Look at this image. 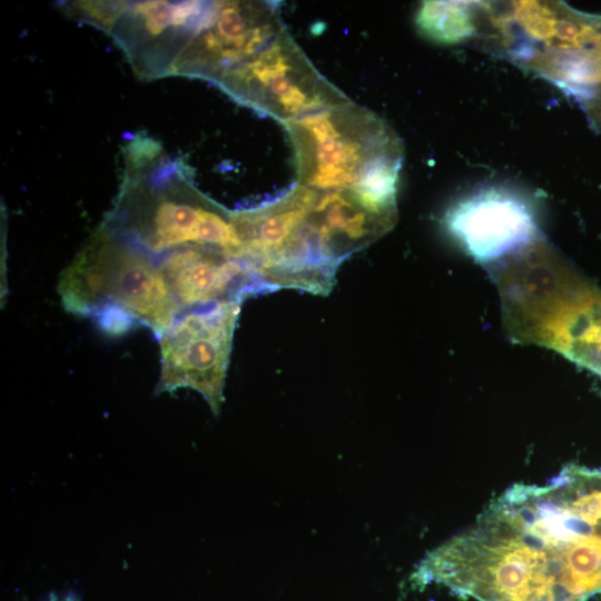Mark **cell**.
<instances>
[{
	"mask_svg": "<svg viewBox=\"0 0 601 601\" xmlns=\"http://www.w3.org/2000/svg\"><path fill=\"white\" fill-rule=\"evenodd\" d=\"M490 13L493 26L514 24L543 50L585 48L601 30V17L579 12L559 1H515L509 4L508 11Z\"/></svg>",
	"mask_w": 601,
	"mask_h": 601,
	"instance_id": "obj_11",
	"label": "cell"
},
{
	"mask_svg": "<svg viewBox=\"0 0 601 601\" xmlns=\"http://www.w3.org/2000/svg\"><path fill=\"white\" fill-rule=\"evenodd\" d=\"M210 1H77L65 4L76 19L107 32L140 77L170 76L198 32Z\"/></svg>",
	"mask_w": 601,
	"mask_h": 601,
	"instance_id": "obj_5",
	"label": "cell"
},
{
	"mask_svg": "<svg viewBox=\"0 0 601 601\" xmlns=\"http://www.w3.org/2000/svg\"><path fill=\"white\" fill-rule=\"evenodd\" d=\"M181 312L267 292L240 258L206 246H187L156 257Z\"/></svg>",
	"mask_w": 601,
	"mask_h": 601,
	"instance_id": "obj_10",
	"label": "cell"
},
{
	"mask_svg": "<svg viewBox=\"0 0 601 601\" xmlns=\"http://www.w3.org/2000/svg\"><path fill=\"white\" fill-rule=\"evenodd\" d=\"M583 104L589 120L601 130V85L593 88L591 96Z\"/></svg>",
	"mask_w": 601,
	"mask_h": 601,
	"instance_id": "obj_15",
	"label": "cell"
},
{
	"mask_svg": "<svg viewBox=\"0 0 601 601\" xmlns=\"http://www.w3.org/2000/svg\"><path fill=\"white\" fill-rule=\"evenodd\" d=\"M522 66L584 101L601 83V30L585 48L568 51L539 49Z\"/></svg>",
	"mask_w": 601,
	"mask_h": 601,
	"instance_id": "obj_12",
	"label": "cell"
},
{
	"mask_svg": "<svg viewBox=\"0 0 601 601\" xmlns=\"http://www.w3.org/2000/svg\"><path fill=\"white\" fill-rule=\"evenodd\" d=\"M237 102L284 122L348 102L283 32L215 82Z\"/></svg>",
	"mask_w": 601,
	"mask_h": 601,
	"instance_id": "obj_6",
	"label": "cell"
},
{
	"mask_svg": "<svg viewBox=\"0 0 601 601\" xmlns=\"http://www.w3.org/2000/svg\"><path fill=\"white\" fill-rule=\"evenodd\" d=\"M286 125L295 147L299 185L317 193H353L378 158L403 150L384 121L349 101Z\"/></svg>",
	"mask_w": 601,
	"mask_h": 601,
	"instance_id": "obj_4",
	"label": "cell"
},
{
	"mask_svg": "<svg viewBox=\"0 0 601 601\" xmlns=\"http://www.w3.org/2000/svg\"><path fill=\"white\" fill-rule=\"evenodd\" d=\"M421 579L479 601H583L564 583L563 543H550L496 504L432 554Z\"/></svg>",
	"mask_w": 601,
	"mask_h": 601,
	"instance_id": "obj_2",
	"label": "cell"
},
{
	"mask_svg": "<svg viewBox=\"0 0 601 601\" xmlns=\"http://www.w3.org/2000/svg\"><path fill=\"white\" fill-rule=\"evenodd\" d=\"M564 581L578 598L601 589V534L579 535L563 545Z\"/></svg>",
	"mask_w": 601,
	"mask_h": 601,
	"instance_id": "obj_14",
	"label": "cell"
},
{
	"mask_svg": "<svg viewBox=\"0 0 601 601\" xmlns=\"http://www.w3.org/2000/svg\"><path fill=\"white\" fill-rule=\"evenodd\" d=\"M242 302L227 300L181 312L158 338V388L191 387L218 408Z\"/></svg>",
	"mask_w": 601,
	"mask_h": 601,
	"instance_id": "obj_7",
	"label": "cell"
},
{
	"mask_svg": "<svg viewBox=\"0 0 601 601\" xmlns=\"http://www.w3.org/2000/svg\"><path fill=\"white\" fill-rule=\"evenodd\" d=\"M283 32L272 4L214 1L205 22L175 61L170 76L215 83Z\"/></svg>",
	"mask_w": 601,
	"mask_h": 601,
	"instance_id": "obj_8",
	"label": "cell"
},
{
	"mask_svg": "<svg viewBox=\"0 0 601 601\" xmlns=\"http://www.w3.org/2000/svg\"><path fill=\"white\" fill-rule=\"evenodd\" d=\"M444 224L454 240L482 264L514 255L539 238L532 210L500 188L457 201L445 214Z\"/></svg>",
	"mask_w": 601,
	"mask_h": 601,
	"instance_id": "obj_9",
	"label": "cell"
},
{
	"mask_svg": "<svg viewBox=\"0 0 601 601\" xmlns=\"http://www.w3.org/2000/svg\"><path fill=\"white\" fill-rule=\"evenodd\" d=\"M58 294L111 335L142 325L159 338L181 313L158 259L102 225L61 273Z\"/></svg>",
	"mask_w": 601,
	"mask_h": 601,
	"instance_id": "obj_3",
	"label": "cell"
},
{
	"mask_svg": "<svg viewBox=\"0 0 601 601\" xmlns=\"http://www.w3.org/2000/svg\"><path fill=\"white\" fill-rule=\"evenodd\" d=\"M472 8L471 2L425 1L417 12L416 24L425 37L436 42H461L477 29Z\"/></svg>",
	"mask_w": 601,
	"mask_h": 601,
	"instance_id": "obj_13",
	"label": "cell"
},
{
	"mask_svg": "<svg viewBox=\"0 0 601 601\" xmlns=\"http://www.w3.org/2000/svg\"><path fill=\"white\" fill-rule=\"evenodd\" d=\"M124 157V179L104 227L154 257L206 246L240 258L231 210L203 195L180 159L147 137L134 138Z\"/></svg>",
	"mask_w": 601,
	"mask_h": 601,
	"instance_id": "obj_1",
	"label": "cell"
}]
</instances>
